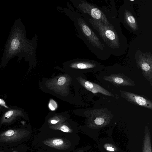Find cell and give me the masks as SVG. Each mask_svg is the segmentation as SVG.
<instances>
[{
    "label": "cell",
    "mask_w": 152,
    "mask_h": 152,
    "mask_svg": "<svg viewBox=\"0 0 152 152\" xmlns=\"http://www.w3.org/2000/svg\"><path fill=\"white\" fill-rule=\"evenodd\" d=\"M37 46L36 38L31 40L26 37L25 26L20 18L15 19L5 44L1 66H5L15 57L19 61L24 58L29 60L35 57Z\"/></svg>",
    "instance_id": "cell-1"
},
{
    "label": "cell",
    "mask_w": 152,
    "mask_h": 152,
    "mask_svg": "<svg viewBox=\"0 0 152 152\" xmlns=\"http://www.w3.org/2000/svg\"><path fill=\"white\" fill-rule=\"evenodd\" d=\"M67 7L61 10L72 20L75 28L77 36L88 49L101 60L109 58L111 54L105 44L100 39L80 13L68 2Z\"/></svg>",
    "instance_id": "cell-2"
},
{
    "label": "cell",
    "mask_w": 152,
    "mask_h": 152,
    "mask_svg": "<svg viewBox=\"0 0 152 152\" xmlns=\"http://www.w3.org/2000/svg\"><path fill=\"white\" fill-rule=\"evenodd\" d=\"M84 19L92 29L97 32L111 55L120 56L126 52L128 47L127 41L122 33L119 20L117 17L110 25L92 19Z\"/></svg>",
    "instance_id": "cell-3"
},
{
    "label": "cell",
    "mask_w": 152,
    "mask_h": 152,
    "mask_svg": "<svg viewBox=\"0 0 152 152\" xmlns=\"http://www.w3.org/2000/svg\"><path fill=\"white\" fill-rule=\"evenodd\" d=\"M84 19H92L110 25L116 17L106 15L102 9L86 0H69Z\"/></svg>",
    "instance_id": "cell-4"
},
{
    "label": "cell",
    "mask_w": 152,
    "mask_h": 152,
    "mask_svg": "<svg viewBox=\"0 0 152 152\" xmlns=\"http://www.w3.org/2000/svg\"><path fill=\"white\" fill-rule=\"evenodd\" d=\"M119 21L125 27L131 32L136 33L139 26L133 7L129 3L125 2L118 11Z\"/></svg>",
    "instance_id": "cell-5"
},
{
    "label": "cell",
    "mask_w": 152,
    "mask_h": 152,
    "mask_svg": "<svg viewBox=\"0 0 152 152\" xmlns=\"http://www.w3.org/2000/svg\"><path fill=\"white\" fill-rule=\"evenodd\" d=\"M137 66L142 71L144 77L152 83V55L151 53H144L139 49L135 53Z\"/></svg>",
    "instance_id": "cell-6"
},
{
    "label": "cell",
    "mask_w": 152,
    "mask_h": 152,
    "mask_svg": "<svg viewBox=\"0 0 152 152\" xmlns=\"http://www.w3.org/2000/svg\"><path fill=\"white\" fill-rule=\"evenodd\" d=\"M90 126L95 129L102 128L108 125L113 115L106 108L96 109L90 113Z\"/></svg>",
    "instance_id": "cell-7"
},
{
    "label": "cell",
    "mask_w": 152,
    "mask_h": 152,
    "mask_svg": "<svg viewBox=\"0 0 152 152\" xmlns=\"http://www.w3.org/2000/svg\"><path fill=\"white\" fill-rule=\"evenodd\" d=\"M121 97L134 105L152 110V102L148 99L127 91H120Z\"/></svg>",
    "instance_id": "cell-8"
},
{
    "label": "cell",
    "mask_w": 152,
    "mask_h": 152,
    "mask_svg": "<svg viewBox=\"0 0 152 152\" xmlns=\"http://www.w3.org/2000/svg\"><path fill=\"white\" fill-rule=\"evenodd\" d=\"M103 78L105 80L111 83L116 86H133L135 85L133 80L120 73L105 76Z\"/></svg>",
    "instance_id": "cell-9"
},
{
    "label": "cell",
    "mask_w": 152,
    "mask_h": 152,
    "mask_svg": "<svg viewBox=\"0 0 152 152\" xmlns=\"http://www.w3.org/2000/svg\"><path fill=\"white\" fill-rule=\"evenodd\" d=\"M23 129H9L0 134V141L5 142H12L20 140L26 134Z\"/></svg>",
    "instance_id": "cell-10"
},
{
    "label": "cell",
    "mask_w": 152,
    "mask_h": 152,
    "mask_svg": "<svg viewBox=\"0 0 152 152\" xmlns=\"http://www.w3.org/2000/svg\"><path fill=\"white\" fill-rule=\"evenodd\" d=\"M67 64L70 68L82 69L95 68L100 66L99 63L95 61L80 58L70 61Z\"/></svg>",
    "instance_id": "cell-11"
},
{
    "label": "cell",
    "mask_w": 152,
    "mask_h": 152,
    "mask_svg": "<svg viewBox=\"0 0 152 152\" xmlns=\"http://www.w3.org/2000/svg\"><path fill=\"white\" fill-rule=\"evenodd\" d=\"M83 84L86 89L93 93H99L105 95L114 96L111 92L98 84L84 80L83 81Z\"/></svg>",
    "instance_id": "cell-12"
},
{
    "label": "cell",
    "mask_w": 152,
    "mask_h": 152,
    "mask_svg": "<svg viewBox=\"0 0 152 152\" xmlns=\"http://www.w3.org/2000/svg\"><path fill=\"white\" fill-rule=\"evenodd\" d=\"M22 112L17 109H11L7 111L3 115L1 122L2 123H9L17 117L21 115Z\"/></svg>",
    "instance_id": "cell-13"
},
{
    "label": "cell",
    "mask_w": 152,
    "mask_h": 152,
    "mask_svg": "<svg viewBox=\"0 0 152 152\" xmlns=\"http://www.w3.org/2000/svg\"><path fill=\"white\" fill-rule=\"evenodd\" d=\"M104 147L105 149L108 151L110 152H114L116 151V148L114 146L109 144L105 145Z\"/></svg>",
    "instance_id": "cell-14"
},
{
    "label": "cell",
    "mask_w": 152,
    "mask_h": 152,
    "mask_svg": "<svg viewBox=\"0 0 152 152\" xmlns=\"http://www.w3.org/2000/svg\"><path fill=\"white\" fill-rule=\"evenodd\" d=\"M66 79L64 77H60L58 80L57 83L59 86L63 85L66 82Z\"/></svg>",
    "instance_id": "cell-15"
},
{
    "label": "cell",
    "mask_w": 152,
    "mask_h": 152,
    "mask_svg": "<svg viewBox=\"0 0 152 152\" xmlns=\"http://www.w3.org/2000/svg\"><path fill=\"white\" fill-rule=\"evenodd\" d=\"M63 141L60 139H56L53 141V143L56 146L61 145L63 143Z\"/></svg>",
    "instance_id": "cell-16"
},
{
    "label": "cell",
    "mask_w": 152,
    "mask_h": 152,
    "mask_svg": "<svg viewBox=\"0 0 152 152\" xmlns=\"http://www.w3.org/2000/svg\"><path fill=\"white\" fill-rule=\"evenodd\" d=\"M60 129L62 131L65 132H68L69 130L68 127L66 125L62 126L60 128Z\"/></svg>",
    "instance_id": "cell-17"
},
{
    "label": "cell",
    "mask_w": 152,
    "mask_h": 152,
    "mask_svg": "<svg viewBox=\"0 0 152 152\" xmlns=\"http://www.w3.org/2000/svg\"><path fill=\"white\" fill-rule=\"evenodd\" d=\"M0 104L6 107H8L5 105V102L4 101L1 99H0Z\"/></svg>",
    "instance_id": "cell-18"
},
{
    "label": "cell",
    "mask_w": 152,
    "mask_h": 152,
    "mask_svg": "<svg viewBox=\"0 0 152 152\" xmlns=\"http://www.w3.org/2000/svg\"><path fill=\"white\" fill-rule=\"evenodd\" d=\"M58 121L55 120H52L50 121V122L52 124H55L57 123Z\"/></svg>",
    "instance_id": "cell-19"
},
{
    "label": "cell",
    "mask_w": 152,
    "mask_h": 152,
    "mask_svg": "<svg viewBox=\"0 0 152 152\" xmlns=\"http://www.w3.org/2000/svg\"></svg>",
    "instance_id": "cell-20"
}]
</instances>
